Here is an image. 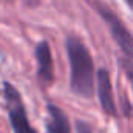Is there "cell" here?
<instances>
[{
    "mask_svg": "<svg viewBox=\"0 0 133 133\" xmlns=\"http://www.w3.org/2000/svg\"><path fill=\"white\" fill-rule=\"evenodd\" d=\"M97 11L102 16V19L105 21V24L108 25L113 39L116 41V44L119 45V49L122 50L124 56L128 59H133V36L128 31V28L124 25V22L119 19V16L111 11L110 8H107L102 3H97Z\"/></svg>",
    "mask_w": 133,
    "mask_h": 133,
    "instance_id": "3",
    "label": "cell"
},
{
    "mask_svg": "<svg viewBox=\"0 0 133 133\" xmlns=\"http://www.w3.org/2000/svg\"><path fill=\"white\" fill-rule=\"evenodd\" d=\"M45 130L47 133H71V124L66 113L53 103L47 105Z\"/></svg>",
    "mask_w": 133,
    "mask_h": 133,
    "instance_id": "6",
    "label": "cell"
},
{
    "mask_svg": "<svg viewBox=\"0 0 133 133\" xmlns=\"http://www.w3.org/2000/svg\"><path fill=\"white\" fill-rule=\"evenodd\" d=\"M119 64H121L124 74L127 75V78H128V82H130V85H131V88H133V59H128V58L122 56V58L119 59Z\"/></svg>",
    "mask_w": 133,
    "mask_h": 133,
    "instance_id": "7",
    "label": "cell"
},
{
    "mask_svg": "<svg viewBox=\"0 0 133 133\" xmlns=\"http://www.w3.org/2000/svg\"><path fill=\"white\" fill-rule=\"evenodd\" d=\"M35 55H36V61H38V77L44 83L50 85L55 78V74H53V58H52L49 42L41 41L35 49Z\"/></svg>",
    "mask_w": 133,
    "mask_h": 133,
    "instance_id": "5",
    "label": "cell"
},
{
    "mask_svg": "<svg viewBox=\"0 0 133 133\" xmlns=\"http://www.w3.org/2000/svg\"><path fill=\"white\" fill-rule=\"evenodd\" d=\"M77 131L78 133H92L89 124L85 122V121H77Z\"/></svg>",
    "mask_w": 133,
    "mask_h": 133,
    "instance_id": "8",
    "label": "cell"
},
{
    "mask_svg": "<svg viewBox=\"0 0 133 133\" xmlns=\"http://www.w3.org/2000/svg\"><path fill=\"white\" fill-rule=\"evenodd\" d=\"M3 94H5V100H6V110H8L10 122H11V127H13L14 133H38L28 122L27 111H25L21 92L13 85L5 82Z\"/></svg>",
    "mask_w": 133,
    "mask_h": 133,
    "instance_id": "2",
    "label": "cell"
},
{
    "mask_svg": "<svg viewBox=\"0 0 133 133\" xmlns=\"http://www.w3.org/2000/svg\"><path fill=\"white\" fill-rule=\"evenodd\" d=\"M96 82H97V94H99L100 108L103 110V113L107 116L116 117L117 116V107H116L114 96H113L110 72L107 69H99L96 74Z\"/></svg>",
    "mask_w": 133,
    "mask_h": 133,
    "instance_id": "4",
    "label": "cell"
},
{
    "mask_svg": "<svg viewBox=\"0 0 133 133\" xmlns=\"http://www.w3.org/2000/svg\"><path fill=\"white\" fill-rule=\"evenodd\" d=\"M124 2H125V3L131 8V10H133V0H124Z\"/></svg>",
    "mask_w": 133,
    "mask_h": 133,
    "instance_id": "9",
    "label": "cell"
},
{
    "mask_svg": "<svg viewBox=\"0 0 133 133\" xmlns=\"http://www.w3.org/2000/svg\"><path fill=\"white\" fill-rule=\"evenodd\" d=\"M66 50L71 64V89L75 96L89 99L94 96V63L88 47L77 36L66 38Z\"/></svg>",
    "mask_w": 133,
    "mask_h": 133,
    "instance_id": "1",
    "label": "cell"
}]
</instances>
